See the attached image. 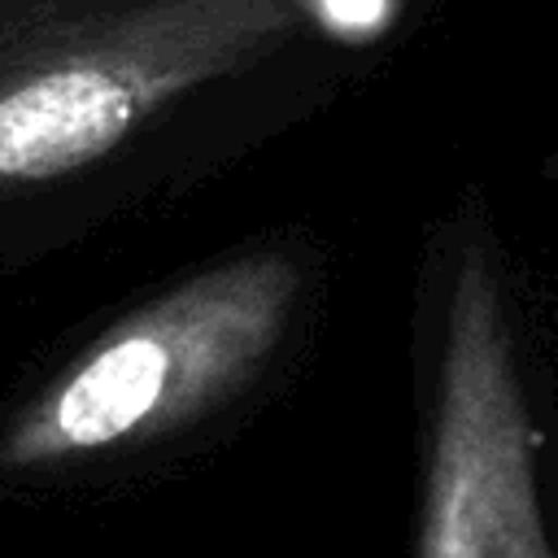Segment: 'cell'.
<instances>
[{
    "mask_svg": "<svg viewBox=\"0 0 558 558\" xmlns=\"http://www.w3.org/2000/svg\"><path fill=\"white\" fill-rule=\"evenodd\" d=\"M301 0H135L0 26V187L100 161L179 96L301 31Z\"/></svg>",
    "mask_w": 558,
    "mask_h": 558,
    "instance_id": "obj_1",
    "label": "cell"
},
{
    "mask_svg": "<svg viewBox=\"0 0 558 558\" xmlns=\"http://www.w3.org/2000/svg\"><path fill=\"white\" fill-rule=\"evenodd\" d=\"M296 288V262L266 248L140 305L9 423L0 466L39 471L92 458L222 405L275 353Z\"/></svg>",
    "mask_w": 558,
    "mask_h": 558,
    "instance_id": "obj_2",
    "label": "cell"
},
{
    "mask_svg": "<svg viewBox=\"0 0 558 558\" xmlns=\"http://www.w3.org/2000/svg\"><path fill=\"white\" fill-rule=\"evenodd\" d=\"M418 558H549L527 397L480 248H466L445 318Z\"/></svg>",
    "mask_w": 558,
    "mask_h": 558,
    "instance_id": "obj_3",
    "label": "cell"
}]
</instances>
